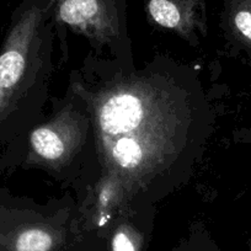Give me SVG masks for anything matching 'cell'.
<instances>
[{
  "label": "cell",
  "mask_w": 251,
  "mask_h": 251,
  "mask_svg": "<svg viewBox=\"0 0 251 251\" xmlns=\"http://www.w3.org/2000/svg\"><path fill=\"white\" fill-rule=\"evenodd\" d=\"M68 86L90 108L102 171L123 181L133 203L158 206L194 177L216 125L194 67L165 54L137 67L90 52Z\"/></svg>",
  "instance_id": "cell-1"
},
{
  "label": "cell",
  "mask_w": 251,
  "mask_h": 251,
  "mask_svg": "<svg viewBox=\"0 0 251 251\" xmlns=\"http://www.w3.org/2000/svg\"><path fill=\"white\" fill-rule=\"evenodd\" d=\"M54 0H21L0 43V146L45 116L50 102Z\"/></svg>",
  "instance_id": "cell-2"
},
{
  "label": "cell",
  "mask_w": 251,
  "mask_h": 251,
  "mask_svg": "<svg viewBox=\"0 0 251 251\" xmlns=\"http://www.w3.org/2000/svg\"><path fill=\"white\" fill-rule=\"evenodd\" d=\"M50 102L48 115L4 147L0 177L37 169L79 196L102 173L90 108L69 86Z\"/></svg>",
  "instance_id": "cell-3"
},
{
  "label": "cell",
  "mask_w": 251,
  "mask_h": 251,
  "mask_svg": "<svg viewBox=\"0 0 251 251\" xmlns=\"http://www.w3.org/2000/svg\"><path fill=\"white\" fill-rule=\"evenodd\" d=\"M100 250L73 194L40 203L0 187V251Z\"/></svg>",
  "instance_id": "cell-4"
},
{
  "label": "cell",
  "mask_w": 251,
  "mask_h": 251,
  "mask_svg": "<svg viewBox=\"0 0 251 251\" xmlns=\"http://www.w3.org/2000/svg\"><path fill=\"white\" fill-rule=\"evenodd\" d=\"M53 21L60 41L62 58L67 59V30L86 38L91 52L134 64L128 33L127 0H54Z\"/></svg>",
  "instance_id": "cell-5"
},
{
  "label": "cell",
  "mask_w": 251,
  "mask_h": 251,
  "mask_svg": "<svg viewBox=\"0 0 251 251\" xmlns=\"http://www.w3.org/2000/svg\"><path fill=\"white\" fill-rule=\"evenodd\" d=\"M149 25L174 33L191 47L208 35L207 0H143Z\"/></svg>",
  "instance_id": "cell-6"
},
{
  "label": "cell",
  "mask_w": 251,
  "mask_h": 251,
  "mask_svg": "<svg viewBox=\"0 0 251 251\" xmlns=\"http://www.w3.org/2000/svg\"><path fill=\"white\" fill-rule=\"evenodd\" d=\"M75 197L86 226L100 241L120 214L133 203L123 181L111 171H102L90 187Z\"/></svg>",
  "instance_id": "cell-7"
},
{
  "label": "cell",
  "mask_w": 251,
  "mask_h": 251,
  "mask_svg": "<svg viewBox=\"0 0 251 251\" xmlns=\"http://www.w3.org/2000/svg\"><path fill=\"white\" fill-rule=\"evenodd\" d=\"M155 218L156 206L131 203L108 229L100 251H148Z\"/></svg>",
  "instance_id": "cell-8"
},
{
  "label": "cell",
  "mask_w": 251,
  "mask_h": 251,
  "mask_svg": "<svg viewBox=\"0 0 251 251\" xmlns=\"http://www.w3.org/2000/svg\"><path fill=\"white\" fill-rule=\"evenodd\" d=\"M219 26L226 47L251 66V0H222Z\"/></svg>",
  "instance_id": "cell-9"
},
{
  "label": "cell",
  "mask_w": 251,
  "mask_h": 251,
  "mask_svg": "<svg viewBox=\"0 0 251 251\" xmlns=\"http://www.w3.org/2000/svg\"><path fill=\"white\" fill-rule=\"evenodd\" d=\"M173 251H222L218 244L212 238L202 223L192 224L186 238L181 239L180 243Z\"/></svg>",
  "instance_id": "cell-10"
},
{
  "label": "cell",
  "mask_w": 251,
  "mask_h": 251,
  "mask_svg": "<svg viewBox=\"0 0 251 251\" xmlns=\"http://www.w3.org/2000/svg\"><path fill=\"white\" fill-rule=\"evenodd\" d=\"M235 139L239 143H245L251 146V128L239 129L235 133Z\"/></svg>",
  "instance_id": "cell-11"
}]
</instances>
